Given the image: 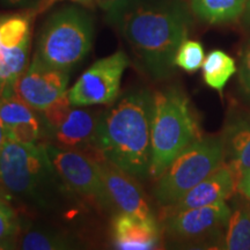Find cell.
I'll return each mask as SVG.
<instances>
[{"instance_id":"29","label":"cell","mask_w":250,"mask_h":250,"mask_svg":"<svg viewBox=\"0 0 250 250\" xmlns=\"http://www.w3.org/2000/svg\"><path fill=\"white\" fill-rule=\"evenodd\" d=\"M6 140H7V136H6V130H5L4 123H2L1 118H0V151H1L2 146H4Z\"/></svg>"},{"instance_id":"25","label":"cell","mask_w":250,"mask_h":250,"mask_svg":"<svg viewBox=\"0 0 250 250\" xmlns=\"http://www.w3.org/2000/svg\"><path fill=\"white\" fill-rule=\"evenodd\" d=\"M236 190L241 193L246 199H249L250 201V170L248 173L243 175V176H241V179L239 180Z\"/></svg>"},{"instance_id":"18","label":"cell","mask_w":250,"mask_h":250,"mask_svg":"<svg viewBox=\"0 0 250 250\" xmlns=\"http://www.w3.org/2000/svg\"><path fill=\"white\" fill-rule=\"evenodd\" d=\"M219 249L250 250V201H234L226 229L218 242Z\"/></svg>"},{"instance_id":"6","label":"cell","mask_w":250,"mask_h":250,"mask_svg":"<svg viewBox=\"0 0 250 250\" xmlns=\"http://www.w3.org/2000/svg\"><path fill=\"white\" fill-rule=\"evenodd\" d=\"M224 162L225 148L221 136L202 137L188 146L155 179L154 199L162 208L175 204Z\"/></svg>"},{"instance_id":"24","label":"cell","mask_w":250,"mask_h":250,"mask_svg":"<svg viewBox=\"0 0 250 250\" xmlns=\"http://www.w3.org/2000/svg\"><path fill=\"white\" fill-rule=\"evenodd\" d=\"M61 1H72V2H76V4L87 6V7L95 5V0H40L30 13L33 15L42 14L48 11V9L51 8L52 6L57 4V2H61Z\"/></svg>"},{"instance_id":"17","label":"cell","mask_w":250,"mask_h":250,"mask_svg":"<svg viewBox=\"0 0 250 250\" xmlns=\"http://www.w3.org/2000/svg\"><path fill=\"white\" fill-rule=\"evenodd\" d=\"M79 247L76 236L66 230L36 225L22 226L15 243V248L24 250H68Z\"/></svg>"},{"instance_id":"26","label":"cell","mask_w":250,"mask_h":250,"mask_svg":"<svg viewBox=\"0 0 250 250\" xmlns=\"http://www.w3.org/2000/svg\"><path fill=\"white\" fill-rule=\"evenodd\" d=\"M121 1H123V0H95V5L101 7L105 12L109 8H111L112 6L120 4Z\"/></svg>"},{"instance_id":"8","label":"cell","mask_w":250,"mask_h":250,"mask_svg":"<svg viewBox=\"0 0 250 250\" xmlns=\"http://www.w3.org/2000/svg\"><path fill=\"white\" fill-rule=\"evenodd\" d=\"M101 112L70 104L66 94L42 111L49 126L48 143L100 158L102 155L98 149V130Z\"/></svg>"},{"instance_id":"20","label":"cell","mask_w":250,"mask_h":250,"mask_svg":"<svg viewBox=\"0 0 250 250\" xmlns=\"http://www.w3.org/2000/svg\"><path fill=\"white\" fill-rule=\"evenodd\" d=\"M236 71L235 61L223 50L211 51L203 62V78L205 83L220 94Z\"/></svg>"},{"instance_id":"11","label":"cell","mask_w":250,"mask_h":250,"mask_svg":"<svg viewBox=\"0 0 250 250\" xmlns=\"http://www.w3.org/2000/svg\"><path fill=\"white\" fill-rule=\"evenodd\" d=\"M70 72L50 67L35 56L15 85V94L39 111H44L67 94Z\"/></svg>"},{"instance_id":"22","label":"cell","mask_w":250,"mask_h":250,"mask_svg":"<svg viewBox=\"0 0 250 250\" xmlns=\"http://www.w3.org/2000/svg\"><path fill=\"white\" fill-rule=\"evenodd\" d=\"M205 61L204 48L198 41L184 40L175 55V65L188 73H195L203 67Z\"/></svg>"},{"instance_id":"14","label":"cell","mask_w":250,"mask_h":250,"mask_svg":"<svg viewBox=\"0 0 250 250\" xmlns=\"http://www.w3.org/2000/svg\"><path fill=\"white\" fill-rule=\"evenodd\" d=\"M236 188L237 179L235 174L230 169L229 166L224 162L205 180L181 197L175 204L162 208L164 215L226 201L233 196Z\"/></svg>"},{"instance_id":"3","label":"cell","mask_w":250,"mask_h":250,"mask_svg":"<svg viewBox=\"0 0 250 250\" xmlns=\"http://www.w3.org/2000/svg\"><path fill=\"white\" fill-rule=\"evenodd\" d=\"M153 93L131 88L102 110L98 149L103 158L138 181L149 177Z\"/></svg>"},{"instance_id":"13","label":"cell","mask_w":250,"mask_h":250,"mask_svg":"<svg viewBox=\"0 0 250 250\" xmlns=\"http://www.w3.org/2000/svg\"><path fill=\"white\" fill-rule=\"evenodd\" d=\"M0 118L9 140L23 144L49 142V126L45 117L17 94L0 98Z\"/></svg>"},{"instance_id":"9","label":"cell","mask_w":250,"mask_h":250,"mask_svg":"<svg viewBox=\"0 0 250 250\" xmlns=\"http://www.w3.org/2000/svg\"><path fill=\"white\" fill-rule=\"evenodd\" d=\"M130 59L123 50L96 61L67 89L70 104L77 107L109 105L120 96L122 78Z\"/></svg>"},{"instance_id":"23","label":"cell","mask_w":250,"mask_h":250,"mask_svg":"<svg viewBox=\"0 0 250 250\" xmlns=\"http://www.w3.org/2000/svg\"><path fill=\"white\" fill-rule=\"evenodd\" d=\"M237 80H239L240 92L245 101L250 105V41L243 49Z\"/></svg>"},{"instance_id":"2","label":"cell","mask_w":250,"mask_h":250,"mask_svg":"<svg viewBox=\"0 0 250 250\" xmlns=\"http://www.w3.org/2000/svg\"><path fill=\"white\" fill-rule=\"evenodd\" d=\"M0 188L28 210L64 213L79 206L50 160L44 144L7 139L0 151Z\"/></svg>"},{"instance_id":"27","label":"cell","mask_w":250,"mask_h":250,"mask_svg":"<svg viewBox=\"0 0 250 250\" xmlns=\"http://www.w3.org/2000/svg\"><path fill=\"white\" fill-rule=\"evenodd\" d=\"M4 1L5 4L8 5H13V6H20V5H28V4H33L34 7L37 5V2L40 0H1Z\"/></svg>"},{"instance_id":"1","label":"cell","mask_w":250,"mask_h":250,"mask_svg":"<svg viewBox=\"0 0 250 250\" xmlns=\"http://www.w3.org/2000/svg\"><path fill=\"white\" fill-rule=\"evenodd\" d=\"M105 14L149 79L161 81L173 76L175 55L188 39L192 22L183 1L123 0Z\"/></svg>"},{"instance_id":"16","label":"cell","mask_w":250,"mask_h":250,"mask_svg":"<svg viewBox=\"0 0 250 250\" xmlns=\"http://www.w3.org/2000/svg\"><path fill=\"white\" fill-rule=\"evenodd\" d=\"M221 139L225 164L235 174L237 182L250 170V114L237 112L228 117Z\"/></svg>"},{"instance_id":"21","label":"cell","mask_w":250,"mask_h":250,"mask_svg":"<svg viewBox=\"0 0 250 250\" xmlns=\"http://www.w3.org/2000/svg\"><path fill=\"white\" fill-rule=\"evenodd\" d=\"M22 223L6 198H0V249L15 248Z\"/></svg>"},{"instance_id":"4","label":"cell","mask_w":250,"mask_h":250,"mask_svg":"<svg viewBox=\"0 0 250 250\" xmlns=\"http://www.w3.org/2000/svg\"><path fill=\"white\" fill-rule=\"evenodd\" d=\"M202 137L198 117L183 89L170 86L153 93L149 177L158 179L188 146Z\"/></svg>"},{"instance_id":"7","label":"cell","mask_w":250,"mask_h":250,"mask_svg":"<svg viewBox=\"0 0 250 250\" xmlns=\"http://www.w3.org/2000/svg\"><path fill=\"white\" fill-rule=\"evenodd\" d=\"M44 146L62 182L81 203L100 213H116L98 159L83 152L59 147L52 143H45Z\"/></svg>"},{"instance_id":"10","label":"cell","mask_w":250,"mask_h":250,"mask_svg":"<svg viewBox=\"0 0 250 250\" xmlns=\"http://www.w3.org/2000/svg\"><path fill=\"white\" fill-rule=\"evenodd\" d=\"M230 206L226 201L162 215L164 229L175 241L203 243L215 241L218 245L226 229Z\"/></svg>"},{"instance_id":"15","label":"cell","mask_w":250,"mask_h":250,"mask_svg":"<svg viewBox=\"0 0 250 250\" xmlns=\"http://www.w3.org/2000/svg\"><path fill=\"white\" fill-rule=\"evenodd\" d=\"M111 234L115 248L121 250H149L160 245L158 220H143L125 212L112 215Z\"/></svg>"},{"instance_id":"5","label":"cell","mask_w":250,"mask_h":250,"mask_svg":"<svg viewBox=\"0 0 250 250\" xmlns=\"http://www.w3.org/2000/svg\"><path fill=\"white\" fill-rule=\"evenodd\" d=\"M94 21L79 6L59 8L46 19L34 56L43 64L70 72L92 50Z\"/></svg>"},{"instance_id":"28","label":"cell","mask_w":250,"mask_h":250,"mask_svg":"<svg viewBox=\"0 0 250 250\" xmlns=\"http://www.w3.org/2000/svg\"><path fill=\"white\" fill-rule=\"evenodd\" d=\"M242 17H243V24H245L246 27L250 28V0H247L246 8H245V12H243Z\"/></svg>"},{"instance_id":"12","label":"cell","mask_w":250,"mask_h":250,"mask_svg":"<svg viewBox=\"0 0 250 250\" xmlns=\"http://www.w3.org/2000/svg\"><path fill=\"white\" fill-rule=\"evenodd\" d=\"M103 180L117 211L143 220H156L154 212L139 181L103 156L98 158Z\"/></svg>"},{"instance_id":"19","label":"cell","mask_w":250,"mask_h":250,"mask_svg":"<svg viewBox=\"0 0 250 250\" xmlns=\"http://www.w3.org/2000/svg\"><path fill=\"white\" fill-rule=\"evenodd\" d=\"M246 4L247 0H190V9L199 20L219 24L239 19Z\"/></svg>"}]
</instances>
